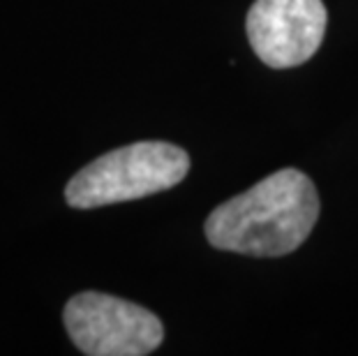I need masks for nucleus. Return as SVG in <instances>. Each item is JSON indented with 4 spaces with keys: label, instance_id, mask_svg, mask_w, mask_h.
Here are the masks:
<instances>
[{
    "label": "nucleus",
    "instance_id": "1",
    "mask_svg": "<svg viewBox=\"0 0 358 356\" xmlns=\"http://www.w3.org/2000/svg\"><path fill=\"white\" fill-rule=\"evenodd\" d=\"M317 218L315 183L299 169H280L220 204L206 220V238L227 252L282 257L306 243Z\"/></svg>",
    "mask_w": 358,
    "mask_h": 356
},
{
    "label": "nucleus",
    "instance_id": "2",
    "mask_svg": "<svg viewBox=\"0 0 358 356\" xmlns=\"http://www.w3.org/2000/svg\"><path fill=\"white\" fill-rule=\"evenodd\" d=\"M189 171V155L166 141H136L86 164L65 187L72 208H100L171 190Z\"/></svg>",
    "mask_w": 358,
    "mask_h": 356
},
{
    "label": "nucleus",
    "instance_id": "3",
    "mask_svg": "<svg viewBox=\"0 0 358 356\" xmlns=\"http://www.w3.org/2000/svg\"><path fill=\"white\" fill-rule=\"evenodd\" d=\"M65 329L88 356H143L162 345L164 327L150 310L102 292H81L67 301Z\"/></svg>",
    "mask_w": 358,
    "mask_h": 356
},
{
    "label": "nucleus",
    "instance_id": "4",
    "mask_svg": "<svg viewBox=\"0 0 358 356\" xmlns=\"http://www.w3.org/2000/svg\"><path fill=\"white\" fill-rule=\"evenodd\" d=\"M322 0H255L248 12V40L262 63L275 70L303 65L322 47L326 33Z\"/></svg>",
    "mask_w": 358,
    "mask_h": 356
}]
</instances>
